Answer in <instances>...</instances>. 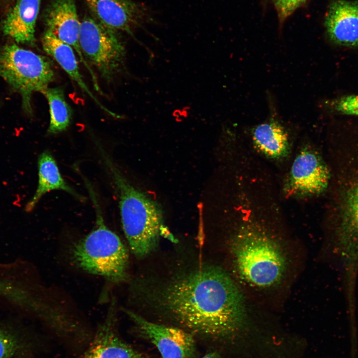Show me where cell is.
Returning <instances> with one entry per match:
<instances>
[{"instance_id": "obj_1", "label": "cell", "mask_w": 358, "mask_h": 358, "mask_svg": "<svg viewBox=\"0 0 358 358\" xmlns=\"http://www.w3.org/2000/svg\"><path fill=\"white\" fill-rule=\"evenodd\" d=\"M164 308L190 332L227 337L242 325L246 307L238 287L222 269L203 267L180 275L161 294Z\"/></svg>"}, {"instance_id": "obj_2", "label": "cell", "mask_w": 358, "mask_h": 358, "mask_svg": "<svg viewBox=\"0 0 358 358\" xmlns=\"http://www.w3.org/2000/svg\"><path fill=\"white\" fill-rule=\"evenodd\" d=\"M98 148L118 196L121 223L130 248L136 257H144L155 248L161 235V209L133 186L104 150Z\"/></svg>"}, {"instance_id": "obj_3", "label": "cell", "mask_w": 358, "mask_h": 358, "mask_svg": "<svg viewBox=\"0 0 358 358\" xmlns=\"http://www.w3.org/2000/svg\"><path fill=\"white\" fill-rule=\"evenodd\" d=\"M96 212L95 227L75 243L72 260L82 270L117 284L127 278L129 254L120 238L105 224L93 190L89 189Z\"/></svg>"}, {"instance_id": "obj_4", "label": "cell", "mask_w": 358, "mask_h": 358, "mask_svg": "<svg viewBox=\"0 0 358 358\" xmlns=\"http://www.w3.org/2000/svg\"><path fill=\"white\" fill-rule=\"evenodd\" d=\"M232 251L238 272L247 282L268 287L282 278L284 256L277 244L259 227L243 225L233 240Z\"/></svg>"}, {"instance_id": "obj_5", "label": "cell", "mask_w": 358, "mask_h": 358, "mask_svg": "<svg viewBox=\"0 0 358 358\" xmlns=\"http://www.w3.org/2000/svg\"><path fill=\"white\" fill-rule=\"evenodd\" d=\"M0 76L21 96L25 111L31 114V97L42 92L55 79L53 61L46 56L8 44L0 49Z\"/></svg>"}, {"instance_id": "obj_6", "label": "cell", "mask_w": 358, "mask_h": 358, "mask_svg": "<svg viewBox=\"0 0 358 358\" xmlns=\"http://www.w3.org/2000/svg\"><path fill=\"white\" fill-rule=\"evenodd\" d=\"M79 42L85 59L104 80L111 81L121 70L126 51L117 31L86 16L81 21Z\"/></svg>"}, {"instance_id": "obj_7", "label": "cell", "mask_w": 358, "mask_h": 358, "mask_svg": "<svg viewBox=\"0 0 358 358\" xmlns=\"http://www.w3.org/2000/svg\"><path fill=\"white\" fill-rule=\"evenodd\" d=\"M335 244L346 282H356L358 270V179L343 196L335 229Z\"/></svg>"}, {"instance_id": "obj_8", "label": "cell", "mask_w": 358, "mask_h": 358, "mask_svg": "<svg viewBox=\"0 0 358 358\" xmlns=\"http://www.w3.org/2000/svg\"><path fill=\"white\" fill-rule=\"evenodd\" d=\"M329 180V171L321 157L314 150L307 148L295 157L285 188L294 196H311L324 191Z\"/></svg>"}, {"instance_id": "obj_9", "label": "cell", "mask_w": 358, "mask_h": 358, "mask_svg": "<svg viewBox=\"0 0 358 358\" xmlns=\"http://www.w3.org/2000/svg\"><path fill=\"white\" fill-rule=\"evenodd\" d=\"M76 358H146V355L125 342L118 329L114 300L104 319L97 326L85 348Z\"/></svg>"}, {"instance_id": "obj_10", "label": "cell", "mask_w": 358, "mask_h": 358, "mask_svg": "<svg viewBox=\"0 0 358 358\" xmlns=\"http://www.w3.org/2000/svg\"><path fill=\"white\" fill-rule=\"evenodd\" d=\"M124 311L140 333L159 350L162 358H192L195 352L192 335L182 329L150 322L135 312Z\"/></svg>"}, {"instance_id": "obj_11", "label": "cell", "mask_w": 358, "mask_h": 358, "mask_svg": "<svg viewBox=\"0 0 358 358\" xmlns=\"http://www.w3.org/2000/svg\"><path fill=\"white\" fill-rule=\"evenodd\" d=\"M93 17L116 31L133 36V30L150 19L149 11L132 0H85Z\"/></svg>"}, {"instance_id": "obj_12", "label": "cell", "mask_w": 358, "mask_h": 358, "mask_svg": "<svg viewBox=\"0 0 358 358\" xmlns=\"http://www.w3.org/2000/svg\"><path fill=\"white\" fill-rule=\"evenodd\" d=\"M43 20L46 30L72 47L91 75L94 86L98 85L95 76L82 52L79 36V20L75 0H52L46 8Z\"/></svg>"}, {"instance_id": "obj_13", "label": "cell", "mask_w": 358, "mask_h": 358, "mask_svg": "<svg viewBox=\"0 0 358 358\" xmlns=\"http://www.w3.org/2000/svg\"><path fill=\"white\" fill-rule=\"evenodd\" d=\"M325 25L334 43L348 47H358V0H337L327 13Z\"/></svg>"}, {"instance_id": "obj_14", "label": "cell", "mask_w": 358, "mask_h": 358, "mask_svg": "<svg viewBox=\"0 0 358 358\" xmlns=\"http://www.w3.org/2000/svg\"><path fill=\"white\" fill-rule=\"evenodd\" d=\"M40 4L41 0H17L3 20V33L17 43L34 45Z\"/></svg>"}, {"instance_id": "obj_15", "label": "cell", "mask_w": 358, "mask_h": 358, "mask_svg": "<svg viewBox=\"0 0 358 358\" xmlns=\"http://www.w3.org/2000/svg\"><path fill=\"white\" fill-rule=\"evenodd\" d=\"M42 45L44 51L52 57L102 110L113 117L120 116L111 111L104 106L93 94L85 83L81 75L73 48L61 41L52 33L45 31L42 37Z\"/></svg>"}, {"instance_id": "obj_16", "label": "cell", "mask_w": 358, "mask_h": 358, "mask_svg": "<svg viewBox=\"0 0 358 358\" xmlns=\"http://www.w3.org/2000/svg\"><path fill=\"white\" fill-rule=\"evenodd\" d=\"M38 167L37 188L32 198L27 203L26 211L32 210L43 195L54 190H64L80 200L84 199L64 180L54 158L49 152L44 151L40 155Z\"/></svg>"}, {"instance_id": "obj_17", "label": "cell", "mask_w": 358, "mask_h": 358, "mask_svg": "<svg viewBox=\"0 0 358 358\" xmlns=\"http://www.w3.org/2000/svg\"><path fill=\"white\" fill-rule=\"evenodd\" d=\"M255 146L263 154L272 159H281L289 151L288 135L282 126L271 121L260 124L252 131Z\"/></svg>"}, {"instance_id": "obj_18", "label": "cell", "mask_w": 358, "mask_h": 358, "mask_svg": "<svg viewBox=\"0 0 358 358\" xmlns=\"http://www.w3.org/2000/svg\"><path fill=\"white\" fill-rule=\"evenodd\" d=\"M42 94L46 97L49 107L48 133L54 135L66 130L71 124L72 111L66 100L63 89L60 87H48Z\"/></svg>"}, {"instance_id": "obj_19", "label": "cell", "mask_w": 358, "mask_h": 358, "mask_svg": "<svg viewBox=\"0 0 358 358\" xmlns=\"http://www.w3.org/2000/svg\"><path fill=\"white\" fill-rule=\"evenodd\" d=\"M332 107L339 113L358 116V95L341 97L332 102Z\"/></svg>"}, {"instance_id": "obj_20", "label": "cell", "mask_w": 358, "mask_h": 358, "mask_svg": "<svg viewBox=\"0 0 358 358\" xmlns=\"http://www.w3.org/2000/svg\"><path fill=\"white\" fill-rule=\"evenodd\" d=\"M18 346L15 337L0 330V358H10L16 353Z\"/></svg>"}, {"instance_id": "obj_21", "label": "cell", "mask_w": 358, "mask_h": 358, "mask_svg": "<svg viewBox=\"0 0 358 358\" xmlns=\"http://www.w3.org/2000/svg\"><path fill=\"white\" fill-rule=\"evenodd\" d=\"M306 0H273L279 20H283L290 16Z\"/></svg>"}, {"instance_id": "obj_22", "label": "cell", "mask_w": 358, "mask_h": 358, "mask_svg": "<svg viewBox=\"0 0 358 358\" xmlns=\"http://www.w3.org/2000/svg\"><path fill=\"white\" fill-rule=\"evenodd\" d=\"M202 358H220L219 355L215 352H210Z\"/></svg>"}]
</instances>
